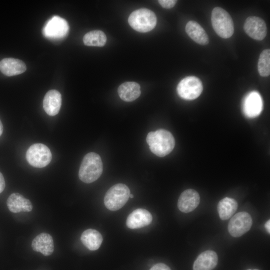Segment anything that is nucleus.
<instances>
[{"label":"nucleus","instance_id":"7c9ffc66","mask_svg":"<svg viewBox=\"0 0 270 270\" xmlns=\"http://www.w3.org/2000/svg\"><path fill=\"white\" fill-rule=\"evenodd\" d=\"M251 270V269H248V270ZM258 270V269H254V270Z\"/></svg>","mask_w":270,"mask_h":270},{"label":"nucleus","instance_id":"6ab92c4d","mask_svg":"<svg viewBox=\"0 0 270 270\" xmlns=\"http://www.w3.org/2000/svg\"><path fill=\"white\" fill-rule=\"evenodd\" d=\"M140 86L134 82H127L120 84L118 89L120 98L124 101L130 102L137 99L140 95Z\"/></svg>","mask_w":270,"mask_h":270},{"label":"nucleus","instance_id":"c756f323","mask_svg":"<svg viewBox=\"0 0 270 270\" xmlns=\"http://www.w3.org/2000/svg\"><path fill=\"white\" fill-rule=\"evenodd\" d=\"M134 197V196L133 194H130V198H133Z\"/></svg>","mask_w":270,"mask_h":270},{"label":"nucleus","instance_id":"f3484780","mask_svg":"<svg viewBox=\"0 0 270 270\" xmlns=\"http://www.w3.org/2000/svg\"><path fill=\"white\" fill-rule=\"evenodd\" d=\"M6 204L10 212L18 213L30 212L32 209L31 202L19 193H12L8 198Z\"/></svg>","mask_w":270,"mask_h":270},{"label":"nucleus","instance_id":"9d476101","mask_svg":"<svg viewBox=\"0 0 270 270\" xmlns=\"http://www.w3.org/2000/svg\"><path fill=\"white\" fill-rule=\"evenodd\" d=\"M244 29L251 38L262 40L266 36L267 27L264 21L261 18L252 16L245 20Z\"/></svg>","mask_w":270,"mask_h":270},{"label":"nucleus","instance_id":"393cba45","mask_svg":"<svg viewBox=\"0 0 270 270\" xmlns=\"http://www.w3.org/2000/svg\"><path fill=\"white\" fill-rule=\"evenodd\" d=\"M162 7L165 8H171L176 4L177 0H160L158 1Z\"/></svg>","mask_w":270,"mask_h":270},{"label":"nucleus","instance_id":"cd10ccee","mask_svg":"<svg viewBox=\"0 0 270 270\" xmlns=\"http://www.w3.org/2000/svg\"><path fill=\"white\" fill-rule=\"evenodd\" d=\"M265 228L267 232L270 234V220H268L266 222L265 224Z\"/></svg>","mask_w":270,"mask_h":270},{"label":"nucleus","instance_id":"20e7f679","mask_svg":"<svg viewBox=\"0 0 270 270\" xmlns=\"http://www.w3.org/2000/svg\"><path fill=\"white\" fill-rule=\"evenodd\" d=\"M130 194V190L127 186L121 183L116 184L106 192L104 197V204L110 210H118L126 203Z\"/></svg>","mask_w":270,"mask_h":270},{"label":"nucleus","instance_id":"7ed1b4c3","mask_svg":"<svg viewBox=\"0 0 270 270\" xmlns=\"http://www.w3.org/2000/svg\"><path fill=\"white\" fill-rule=\"evenodd\" d=\"M211 20L212 28L220 37L228 38L234 32L233 20L230 14L220 7H215L212 10Z\"/></svg>","mask_w":270,"mask_h":270},{"label":"nucleus","instance_id":"c85d7f7f","mask_svg":"<svg viewBox=\"0 0 270 270\" xmlns=\"http://www.w3.org/2000/svg\"><path fill=\"white\" fill-rule=\"evenodd\" d=\"M3 132V126L2 122L0 120V136L2 135Z\"/></svg>","mask_w":270,"mask_h":270},{"label":"nucleus","instance_id":"f257e3e1","mask_svg":"<svg viewBox=\"0 0 270 270\" xmlns=\"http://www.w3.org/2000/svg\"><path fill=\"white\" fill-rule=\"evenodd\" d=\"M146 140L150 151L160 157L168 154L175 146L172 134L164 129L150 132L146 136Z\"/></svg>","mask_w":270,"mask_h":270},{"label":"nucleus","instance_id":"0eeeda50","mask_svg":"<svg viewBox=\"0 0 270 270\" xmlns=\"http://www.w3.org/2000/svg\"><path fill=\"white\" fill-rule=\"evenodd\" d=\"M178 94L182 98L192 100L198 98L203 90L201 80L194 76H188L183 78L176 88Z\"/></svg>","mask_w":270,"mask_h":270},{"label":"nucleus","instance_id":"4468645a","mask_svg":"<svg viewBox=\"0 0 270 270\" xmlns=\"http://www.w3.org/2000/svg\"><path fill=\"white\" fill-rule=\"evenodd\" d=\"M32 247L35 252H40L45 256H50L54 250L52 238L48 234L40 233L32 240Z\"/></svg>","mask_w":270,"mask_h":270},{"label":"nucleus","instance_id":"ddd939ff","mask_svg":"<svg viewBox=\"0 0 270 270\" xmlns=\"http://www.w3.org/2000/svg\"><path fill=\"white\" fill-rule=\"evenodd\" d=\"M152 218V216L148 210L144 208H137L128 215L126 224L130 229L140 228L149 225Z\"/></svg>","mask_w":270,"mask_h":270},{"label":"nucleus","instance_id":"aec40b11","mask_svg":"<svg viewBox=\"0 0 270 270\" xmlns=\"http://www.w3.org/2000/svg\"><path fill=\"white\" fill-rule=\"evenodd\" d=\"M186 32L188 35L195 42L200 45H206L209 42L207 34L197 22L190 20L186 24Z\"/></svg>","mask_w":270,"mask_h":270},{"label":"nucleus","instance_id":"dca6fc26","mask_svg":"<svg viewBox=\"0 0 270 270\" xmlns=\"http://www.w3.org/2000/svg\"><path fill=\"white\" fill-rule=\"evenodd\" d=\"M26 65L22 60L12 58H4L0 61V70L4 75L14 76L24 72Z\"/></svg>","mask_w":270,"mask_h":270},{"label":"nucleus","instance_id":"1a4fd4ad","mask_svg":"<svg viewBox=\"0 0 270 270\" xmlns=\"http://www.w3.org/2000/svg\"><path fill=\"white\" fill-rule=\"evenodd\" d=\"M252 224V218L248 213L239 212L230 220L228 224V231L232 236L240 237L250 230Z\"/></svg>","mask_w":270,"mask_h":270},{"label":"nucleus","instance_id":"9b49d317","mask_svg":"<svg viewBox=\"0 0 270 270\" xmlns=\"http://www.w3.org/2000/svg\"><path fill=\"white\" fill-rule=\"evenodd\" d=\"M262 106V100L260 94L256 92H252L244 98L243 112L248 118H255L260 114Z\"/></svg>","mask_w":270,"mask_h":270},{"label":"nucleus","instance_id":"423d86ee","mask_svg":"<svg viewBox=\"0 0 270 270\" xmlns=\"http://www.w3.org/2000/svg\"><path fill=\"white\" fill-rule=\"evenodd\" d=\"M52 154L49 148L44 144H34L29 147L26 152V159L32 166L42 168L50 162Z\"/></svg>","mask_w":270,"mask_h":270},{"label":"nucleus","instance_id":"5701e85b","mask_svg":"<svg viewBox=\"0 0 270 270\" xmlns=\"http://www.w3.org/2000/svg\"><path fill=\"white\" fill-rule=\"evenodd\" d=\"M106 34L100 30L90 31L83 37V42L88 46H102L106 44Z\"/></svg>","mask_w":270,"mask_h":270},{"label":"nucleus","instance_id":"a211bd4d","mask_svg":"<svg viewBox=\"0 0 270 270\" xmlns=\"http://www.w3.org/2000/svg\"><path fill=\"white\" fill-rule=\"evenodd\" d=\"M217 254L212 250H206L196 258L193 265V270H212L216 266Z\"/></svg>","mask_w":270,"mask_h":270},{"label":"nucleus","instance_id":"b1692460","mask_svg":"<svg viewBox=\"0 0 270 270\" xmlns=\"http://www.w3.org/2000/svg\"><path fill=\"white\" fill-rule=\"evenodd\" d=\"M258 72L262 76H268L270 74V50L266 49L260 53L258 61Z\"/></svg>","mask_w":270,"mask_h":270},{"label":"nucleus","instance_id":"412c9836","mask_svg":"<svg viewBox=\"0 0 270 270\" xmlns=\"http://www.w3.org/2000/svg\"><path fill=\"white\" fill-rule=\"evenodd\" d=\"M80 240L88 250H96L100 246L103 239L99 232L94 229L89 228L83 232Z\"/></svg>","mask_w":270,"mask_h":270},{"label":"nucleus","instance_id":"4be33fe9","mask_svg":"<svg viewBox=\"0 0 270 270\" xmlns=\"http://www.w3.org/2000/svg\"><path fill=\"white\" fill-rule=\"evenodd\" d=\"M238 208V203L234 198L226 197L220 200L218 204V211L220 218L226 220L230 218Z\"/></svg>","mask_w":270,"mask_h":270},{"label":"nucleus","instance_id":"f03ea898","mask_svg":"<svg viewBox=\"0 0 270 270\" xmlns=\"http://www.w3.org/2000/svg\"><path fill=\"white\" fill-rule=\"evenodd\" d=\"M103 165L100 156L90 152L84 156L78 172L79 178L84 182L92 183L97 180L102 174Z\"/></svg>","mask_w":270,"mask_h":270},{"label":"nucleus","instance_id":"f8f14e48","mask_svg":"<svg viewBox=\"0 0 270 270\" xmlns=\"http://www.w3.org/2000/svg\"><path fill=\"white\" fill-rule=\"evenodd\" d=\"M200 202L198 192L193 189H188L180 194L178 202V207L182 212L188 213L196 208Z\"/></svg>","mask_w":270,"mask_h":270},{"label":"nucleus","instance_id":"2eb2a0df","mask_svg":"<svg viewBox=\"0 0 270 270\" xmlns=\"http://www.w3.org/2000/svg\"><path fill=\"white\" fill-rule=\"evenodd\" d=\"M62 105V96L56 90L48 91L45 94L43 100V108L49 116L57 114Z\"/></svg>","mask_w":270,"mask_h":270},{"label":"nucleus","instance_id":"6e6552de","mask_svg":"<svg viewBox=\"0 0 270 270\" xmlns=\"http://www.w3.org/2000/svg\"><path fill=\"white\" fill-rule=\"evenodd\" d=\"M68 30V22L64 18L54 16L46 22L42 29V34L48 38L59 40L64 38Z\"/></svg>","mask_w":270,"mask_h":270},{"label":"nucleus","instance_id":"a878e982","mask_svg":"<svg viewBox=\"0 0 270 270\" xmlns=\"http://www.w3.org/2000/svg\"><path fill=\"white\" fill-rule=\"evenodd\" d=\"M150 270H171L166 264L162 263H158L154 265Z\"/></svg>","mask_w":270,"mask_h":270},{"label":"nucleus","instance_id":"39448f33","mask_svg":"<svg viewBox=\"0 0 270 270\" xmlns=\"http://www.w3.org/2000/svg\"><path fill=\"white\" fill-rule=\"evenodd\" d=\"M156 20L154 13L146 8L134 11L128 18L130 26L140 32H148L154 29L156 26Z\"/></svg>","mask_w":270,"mask_h":270},{"label":"nucleus","instance_id":"bb28decb","mask_svg":"<svg viewBox=\"0 0 270 270\" xmlns=\"http://www.w3.org/2000/svg\"><path fill=\"white\" fill-rule=\"evenodd\" d=\"M5 186L4 178L2 174L0 172V194L4 190Z\"/></svg>","mask_w":270,"mask_h":270}]
</instances>
